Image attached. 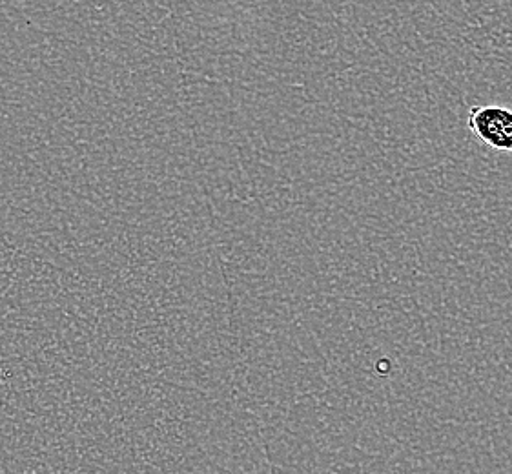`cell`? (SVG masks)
Listing matches in <instances>:
<instances>
[{"label": "cell", "mask_w": 512, "mask_h": 474, "mask_svg": "<svg viewBox=\"0 0 512 474\" xmlns=\"http://www.w3.org/2000/svg\"><path fill=\"white\" fill-rule=\"evenodd\" d=\"M467 124L483 145L512 155V110L498 104L472 106Z\"/></svg>", "instance_id": "obj_1"}]
</instances>
